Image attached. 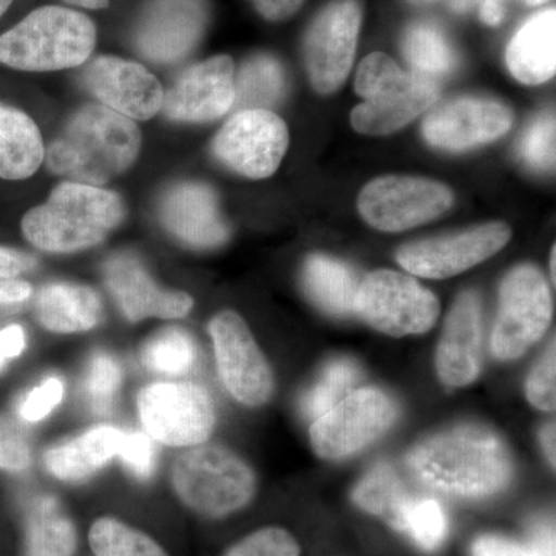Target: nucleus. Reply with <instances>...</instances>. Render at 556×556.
<instances>
[{
	"label": "nucleus",
	"mask_w": 556,
	"mask_h": 556,
	"mask_svg": "<svg viewBox=\"0 0 556 556\" xmlns=\"http://www.w3.org/2000/svg\"><path fill=\"white\" fill-rule=\"evenodd\" d=\"M408 464L428 489L467 500L496 495L514 473L504 442L492 431L475 426L452 428L426 439L413 450Z\"/></svg>",
	"instance_id": "obj_1"
},
{
	"label": "nucleus",
	"mask_w": 556,
	"mask_h": 556,
	"mask_svg": "<svg viewBox=\"0 0 556 556\" xmlns=\"http://www.w3.org/2000/svg\"><path fill=\"white\" fill-rule=\"evenodd\" d=\"M141 148L134 119L105 105L78 110L46 153L47 167L80 185H104L129 169Z\"/></svg>",
	"instance_id": "obj_2"
},
{
	"label": "nucleus",
	"mask_w": 556,
	"mask_h": 556,
	"mask_svg": "<svg viewBox=\"0 0 556 556\" xmlns=\"http://www.w3.org/2000/svg\"><path fill=\"white\" fill-rule=\"evenodd\" d=\"M123 218V201L115 192L68 181L25 215L22 230L42 251L67 254L101 243Z\"/></svg>",
	"instance_id": "obj_3"
},
{
	"label": "nucleus",
	"mask_w": 556,
	"mask_h": 556,
	"mask_svg": "<svg viewBox=\"0 0 556 556\" xmlns=\"http://www.w3.org/2000/svg\"><path fill=\"white\" fill-rule=\"evenodd\" d=\"M97 46V27L86 14L42 7L0 36V62L24 72L78 67Z\"/></svg>",
	"instance_id": "obj_4"
},
{
	"label": "nucleus",
	"mask_w": 556,
	"mask_h": 556,
	"mask_svg": "<svg viewBox=\"0 0 556 556\" xmlns=\"http://www.w3.org/2000/svg\"><path fill=\"white\" fill-rule=\"evenodd\" d=\"M356 91L364 98L351 113L354 129L390 135L407 126L438 101V80L407 73L386 53H371L357 70Z\"/></svg>",
	"instance_id": "obj_5"
},
{
	"label": "nucleus",
	"mask_w": 556,
	"mask_h": 556,
	"mask_svg": "<svg viewBox=\"0 0 556 556\" xmlns=\"http://www.w3.org/2000/svg\"><path fill=\"white\" fill-rule=\"evenodd\" d=\"M172 485L193 511L219 518L247 506L255 495L257 481L239 456L226 448L204 445L175 459Z\"/></svg>",
	"instance_id": "obj_6"
},
{
	"label": "nucleus",
	"mask_w": 556,
	"mask_h": 556,
	"mask_svg": "<svg viewBox=\"0 0 556 556\" xmlns=\"http://www.w3.org/2000/svg\"><path fill=\"white\" fill-rule=\"evenodd\" d=\"M356 314L369 327L391 338L424 334L437 324L439 302L415 278L380 269L361 281Z\"/></svg>",
	"instance_id": "obj_7"
},
{
	"label": "nucleus",
	"mask_w": 556,
	"mask_h": 556,
	"mask_svg": "<svg viewBox=\"0 0 556 556\" xmlns=\"http://www.w3.org/2000/svg\"><path fill=\"white\" fill-rule=\"evenodd\" d=\"M554 303L546 278L530 265L508 273L501 285L500 311L493 328L496 358L517 361L543 338L551 325Z\"/></svg>",
	"instance_id": "obj_8"
},
{
	"label": "nucleus",
	"mask_w": 556,
	"mask_h": 556,
	"mask_svg": "<svg viewBox=\"0 0 556 556\" xmlns=\"http://www.w3.org/2000/svg\"><path fill=\"white\" fill-rule=\"evenodd\" d=\"M396 417L393 399L378 388H362L314 420L311 444L321 459H345L382 437Z\"/></svg>",
	"instance_id": "obj_9"
},
{
	"label": "nucleus",
	"mask_w": 556,
	"mask_h": 556,
	"mask_svg": "<svg viewBox=\"0 0 556 556\" xmlns=\"http://www.w3.org/2000/svg\"><path fill=\"white\" fill-rule=\"evenodd\" d=\"M138 413L149 437L170 447L203 444L215 427L207 391L192 383H155L138 396Z\"/></svg>",
	"instance_id": "obj_10"
},
{
	"label": "nucleus",
	"mask_w": 556,
	"mask_h": 556,
	"mask_svg": "<svg viewBox=\"0 0 556 556\" xmlns=\"http://www.w3.org/2000/svg\"><path fill=\"white\" fill-rule=\"evenodd\" d=\"M453 204L442 182L417 177H382L368 182L358 195L362 217L383 232H401L441 217Z\"/></svg>",
	"instance_id": "obj_11"
},
{
	"label": "nucleus",
	"mask_w": 556,
	"mask_h": 556,
	"mask_svg": "<svg viewBox=\"0 0 556 556\" xmlns=\"http://www.w3.org/2000/svg\"><path fill=\"white\" fill-rule=\"evenodd\" d=\"M289 144L287 124L265 109L240 110L219 129L214 153L229 169L252 179L268 178Z\"/></svg>",
	"instance_id": "obj_12"
},
{
	"label": "nucleus",
	"mask_w": 556,
	"mask_h": 556,
	"mask_svg": "<svg viewBox=\"0 0 556 556\" xmlns=\"http://www.w3.org/2000/svg\"><path fill=\"white\" fill-rule=\"evenodd\" d=\"M208 331L219 376L229 393L248 407L266 404L274 391L273 369L247 321L232 311H223L212 318Z\"/></svg>",
	"instance_id": "obj_13"
},
{
	"label": "nucleus",
	"mask_w": 556,
	"mask_h": 556,
	"mask_svg": "<svg viewBox=\"0 0 556 556\" xmlns=\"http://www.w3.org/2000/svg\"><path fill=\"white\" fill-rule=\"evenodd\" d=\"M362 7L357 0H334L321 10L305 38L311 84L321 94L345 83L356 54Z\"/></svg>",
	"instance_id": "obj_14"
},
{
	"label": "nucleus",
	"mask_w": 556,
	"mask_h": 556,
	"mask_svg": "<svg viewBox=\"0 0 556 556\" xmlns=\"http://www.w3.org/2000/svg\"><path fill=\"white\" fill-rule=\"evenodd\" d=\"M510 237L507 225L492 223L464 230L456 236L405 244L397 251V262L415 276L442 280L493 257L506 247Z\"/></svg>",
	"instance_id": "obj_15"
},
{
	"label": "nucleus",
	"mask_w": 556,
	"mask_h": 556,
	"mask_svg": "<svg viewBox=\"0 0 556 556\" xmlns=\"http://www.w3.org/2000/svg\"><path fill=\"white\" fill-rule=\"evenodd\" d=\"M83 79L102 105L127 118L146 121L163 110L160 80L137 62L100 56L84 68Z\"/></svg>",
	"instance_id": "obj_16"
},
{
	"label": "nucleus",
	"mask_w": 556,
	"mask_h": 556,
	"mask_svg": "<svg viewBox=\"0 0 556 556\" xmlns=\"http://www.w3.org/2000/svg\"><path fill=\"white\" fill-rule=\"evenodd\" d=\"M514 123L510 109L501 102L459 98L433 110L424 121V138L444 150H468L495 141Z\"/></svg>",
	"instance_id": "obj_17"
},
{
	"label": "nucleus",
	"mask_w": 556,
	"mask_h": 556,
	"mask_svg": "<svg viewBox=\"0 0 556 556\" xmlns=\"http://www.w3.org/2000/svg\"><path fill=\"white\" fill-rule=\"evenodd\" d=\"M206 25L203 0H150L137 30L142 56L172 64L195 49Z\"/></svg>",
	"instance_id": "obj_18"
},
{
	"label": "nucleus",
	"mask_w": 556,
	"mask_h": 556,
	"mask_svg": "<svg viewBox=\"0 0 556 556\" xmlns=\"http://www.w3.org/2000/svg\"><path fill=\"white\" fill-rule=\"evenodd\" d=\"M236 101V73L229 56H215L186 70L164 97L167 118L208 123L222 118Z\"/></svg>",
	"instance_id": "obj_19"
},
{
	"label": "nucleus",
	"mask_w": 556,
	"mask_h": 556,
	"mask_svg": "<svg viewBox=\"0 0 556 556\" xmlns=\"http://www.w3.org/2000/svg\"><path fill=\"white\" fill-rule=\"evenodd\" d=\"M104 277L119 308L131 321L146 317L181 318L192 309L193 300L189 294L161 289L134 255L110 258Z\"/></svg>",
	"instance_id": "obj_20"
},
{
	"label": "nucleus",
	"mask_w": 556,
	"mask_h": 556,
	"mask_svg": "<svg viewBox=\"0 0 556 556\" xmlns=\"http://www.w3.org/2000/svg\"><path fill=\"white\" fill-rule=\"evenodd\" d=\"M481 303L473 291L463 292L450 311L438 345L437 369L445 386L475 382L481 371Z\"/></svg>",
	"instance_id": "obj_21"
},
{
	"label": "nucleus",
	"mask_w": 556,
	"mask_h": 556,
	"mask_svg": "<svg viewBox=\"0 0 556 556\" xmlns=\"http://www.w3.org/2000/svg\"><path fill=\"white\" fill-rule=\"evenodd\" d=\"M161 219L169 232L190 248H218L229 237L217 195L200 182H185L170 189L161 204Z\"/></svg>",
	"instance_id": "obj_22"
},
{
	"label": "nucleus",
	"mask_w": 556,
	"mask_h": 556,
	"mask_svg": "<svg viewBox=\"0 0 556 556\" xmlns=\"http://www.w3.org/2000/svg\"><path fill=\"white\" fill-rule=\"evenodd\" d=\"M507 65L527 86L546 83L556 68V11H541L519 28L508 43Z\"/></svg>",
	"instance_id": "obj_23"
},
{
	"label": "nucleus",
	"mask_w": 556,
	"mask_h": 556,
	"mask_svg": "<svg viewBox=\"0 0 556 556\" xmlns=\"http://www.w3.org/2000/svg\"><path fill=\"white\" fill-rule=\"evenodd\" d=\"M35 313L42 327L70 334L97 327L101 320L102 306L97 292L89 287L51 283L40 289Z\"/></svg>",
	"instance_id": "obj_24"
},
{
	"label": "nucleus",
	"mask_w": 556,
	"mask_h": 556,
	"mask_svg": "<svg viewBox=\"0 0 556 556\" xmlns=\"http://www.w3.org/2000/svg\"><path fill=\"white\" fill-rule=\"evenodd\" d=\"M123 431L97 427L46 453V466L62 481L78 482L97 473L118 453Z\"/></svg>",
	"instance_id": "obj_25"
},
{
	"label": "nucleus",
	"mask_w": 556,
	"mask_h": 556,
	"mask_svg": "<svg viewBox=\"0 0 556 556\" xmlns=\"http://www.w3.org/2000/svg\"><path fill=\"white\" fill-rule=\"evenodd\" d=\"M303 288L314 305L336 317L356 314V298L361 281L346 263L311 255L303 266Z\"/></svg>",
	"instance_id": "obj_26"
},
{
	"label": "nucleus",
	"mask_w": 556,
	"mask_h": 556,
	"mask_svg": "<svg viewBox=\"0 0 556 556\" xmlns=\"http://www.w3.org/2000/svg\"><path fill=\"white\" fill-rule=\"evenodd\" d=\"M46 160L42 135L30 116L0 104V178L25 179Z\"/></svg>",
	"instance_id": "obj_27"
},
{
	"label": "nucleus",
	"mask_w": 556,
	"mask_h": 556,
	"mask_svg": "<svg viewBox=\"0 0 556 556\" xmlns=\"http://www.w3.org/2000/svg\"><path fill=\"white\" fill-rule=\"evenodd\" d=\"M416 496L412 486L390 464L372 468L353 492V501L358 507L382 518L396 530L401 529L405 508Z\"/></svg>",
	"instance_id": "obj_28"
},
{
	"label": "nucleus",
	"mask_w": 556,
	"mask_h": 556,
	"mask_svg": "<svg viewBox=\"0 0 556 556\" xmlns=\"http://www.w3.org/2000/svg\"><path fill=\"white\" fill-rule=\"evenodd\" d=\"M76 532L53 497L36 501L27 519L25 556H73Z\"/></svg>",
	"instance_id": "obj_29"
},
{
	"label": "nucleus",
	"mask_w": 556,
	"mask_h": 556,
	"mask_svg": "<svg viewBox=\"0 0 556 556\" xmlns=\"http://www.w3.org/2000/svg\"><path fill=\"white\" fill-rule=\"evenodd\" d=\"M287 79L280 62L260 54L244 62L236 78V101L240 110L273 108L283 98Z\"/></svg>",
	"instance_id": "obj_30"
},
{
	"label": "nucleus",
	"mask_w": 556,
	"mask_h": 556,
	"mask_svg": "<svg viewBox=\"0 0 556 556\" xmlns=\"http://www.w3.org/2000/svg\"><path fill=\"white\" fill-rule=\"evenodd\" d=\"M404 54L413 72L437 79L455 67L456 56L448 39L437 25L419 22L405 33Z\"/></svg>",
	"instance_id": "obj_31"
},
{
	"label": "nucleus",
	"mask_w": 556,
	"mask_h": 556,
	"mask_svg": "<svg viewBox=\"0 0 556 556\" xmlns=\"http://www.w3.org/2000/svg\"><path fill=\"white\" fill-rule=\"evenodd\" d=\"M89 540L97 556H169L152 538L118 519H98Z\"/></svg>",
	"instance_id": "obj_32"
},
{
	"label": "nucleus",
	"mask_w": 556,
	"mask_h": 556,
	"mask_svg": "<svg viewBox=\"0 0 556 556\" xmlns=\"http://www.w3.org/2000/svg\"><path fill=\"white\" fill-rule=\"evenodd\" d=\"M195 343L188 332L167 328L153 336L141 351V361L149 369L163 375H185L195 362Z\"/></svg>",
	"instance_id": "obj_33"
},
{
	"label": "nucleus",
	"mask_w": 556,
	"mask_h": 556,
	"mask_svg": "<svg viewBox=\"0 0 556 556\" xmlns=\"http://www.w3.org/2000/svg\"><path fill=\"white\" fill-rule=\"evenodd\" d=\"M357 380L358 368L353 361L339 358L331 362L321 372L316 386L311 388L303 399V412L309 419H318L343 401L348 394L353 393Z\"/></svg>",
	"instance_id": "obj_34"
},
{
	"label": "nucleus",
	"mask_w": 556,
	"mask_h": 556,
	"mask_svg": "<svg viewBox=\"0 0 556 556\" xmlns=\"http://www.w3.org/2000/svg\"><path fill=\"white\" fill-rule=\"evenodd\" d=\"M448 521L444 508L434 497L417 495L405 508L399 532L408 533L424 551H437L447 535Z\"/></svg>",
	"instance_id": "obj_35"
},
{
	"label": "nucleus",
	"mask_w": 556,
	"mask_h": 556,
	"mask_svg": "<svg viewBox=\"0 0 556 556\" xmlns=\"http://www.w3.org/2000/svg\"><path fill=\"white\" fill-rule=\"evenodd\" d=\"M119 383L121 369L115 358L104 353L91 357L84 378V393L94 412L105 415L112 409Z\"/></svg>",
	"instance_id": "obj_36"
},
{
	"label": "nucleus",
	"mask_w": 556,
	"mask_h": 556,
	"mask_svg": "<svg viewBox=\"0 0 556 556\" xmlns=\"http://www.w3.org/2000/svg\"><path fill=\"white\" fill-rule=\"evenodd\" d=\"M473 556H555V533L551 526H540L530 544L507 538L485 535L473 544Z\"/></svg>",
	"instance_id": "obj_37"
},
{
	"label": "nucleus",
	"mask_w": 556,
	"mask_h": 556,
	"mask_svg": "<svg viewBox=\"0 0 556 556\" xmlns=\"http://www.w3.org/2000/svg\"><path fill=\"white\" fill-rule=\"evenodd\" d=\"M225 556H300V547L287 530L266 527L244 538Z\"/></svg>",
	"instance_id": "obj_38"
},
{
	"label": "nucleus",
	"mask_w": 556,
	"mask_h": 556,
	"mask_svg": "<svg viewBox=\"0 0 556 556\" xmlns=\"http://www.w3.org/2000/svg\"><path fill=\"white\" fill-rule=\"evenodd\" d=\"M522 159L527 164L540 170L554 169L555 166V116L538 118L527 129L521 142Z\"/></svg>",
	"instance_id": "obj_39"
},
{
	"label": "nucleus",
	"mask_w": 556,
	"mask_h": 556,
	"mask_svg": "<svg viewBox=\"0 0 556 556\" xmlns=\"http://www.w3.org/2000/svg\"><path fill=\"white\" fill-rule=\"evenodd\" d=\"M555 340H552L540 364L530 372L527 379L526 393L533 407L554 412L556 404L555 375H556Z\"/></svg>",
	"instance_id": "obj_40"
},
{
	"label": "nucleus",
	"mask_w": 556,
	"mask_h": 556,
	"mask_svg": "<svg viewBox=\"0 0 556 556\" xmlns=\"http://www.w3.org/2000/svg\"><path fill=\"white\" fill-rule=\"evenodd\" d=\"M31 447L20 428L0 416V468L22 471L30 467Z\"/></svg>",
	"instance_id": "obj_41"
},
{
	"label": "nucleus",
	"mask_w": 556,
	"mask_h": 556,
	"mask_svg": "<svg viewBox=\"0 0 556 556\" xmlns=\"http://www.w3.org/2000/svg\"><path fill=\"white\" fill-rule=\"evenodd\" d=\"M123 463L139 479H149L153 473V445L148 434L124 433L119 439L118 453Z\"/></svg>",
	"instance_id": "obj_42"
},
{
	"label": "nucleus",
	"mask_w": 556,
	"mask_h": 556,
	"mask_svg": "<svg viewBox=\"0 0 556 556\" xmlns=\"http://www.w3.org/2000/svg\"><path fill=\"white\" fill-rule=\"evenodd\" d=\"M62 396H64V383L58 378L47 379L42 386L36 387L24 399L20 409L21 416L27 422H39L43 417L50 415L51 409L60 404Z\"/></svg>",
	"instance_id": "obj_43"
},
{
	"label": "nucleus",
	"mask_w": 556,
	"mask_h": 556,
	"mask_svg": "<svg viewBox=\"0 0 556 556\" xmlns=\"http://www.w3.org/2000/svg\"><path fill=\"white\" fill-rule=\"evenodd\" d=\"M25 348V331L20 325H10L0 331V368L11 361L21 356Z\"/></svg>",
	"instance_id": "obj_44"
},
{
	"label": "nucleus",
	"mask_w": 556,
	"mask_h": 556,
	"mask_svg": "<svg viewBox=\"0 0 556 556\" xmlns=\"http://www.w3.org/2000/svg\"><path fill=\"white\" fill-rule=\"evenodd\" d=\"M263 17L269 21H285L298 13L305 0H251Z\"/></svg>",
	"instance_id": "obj_45"
},
{
	"label": "nucleus",
	"mask_w": 556,
	"mask_h": 556,
	"mask_svg": "<svg viewBox=\"0 0 556 556\" xmlns=\"http://www.w3.org/2000/svg\"><path fill=\"white\" fill-rule=\"evenodd\" d=\"M35 266L36 262L31 255L22 254L13 249L0 248V277L16 278Z\"/></svg>",
	"instance_id": "obj_46"
},
{
	"label": "nucleus",
	"mask_w": 556,
	"mask_h": 556,
	"mask_svg": "<svg viewBox=\"0 0 556 556\" xmlns=\"http://www.w3.org/2000/svg\"><path fill=\"white\" fill-rule=\"evenodd\" d=\"M30 295V285L16 278L0 277V306L16 305Z\"/></svg>",
	"instance_id": "obj_47"
},
{
	"label": "nucleus",
	"mask_w": 556,
	"mask_h": 556,
	"mask_svg": "<svg viewBox=\"0 0 556 556\" xmlns=\"http://www.w3.org/2000/svg\"><path fill=\"white\" fill-rule=\"evenodd\" d=\"M479 16L485 22L486 25L496 27L503 22L506 16V9H504V2L501 0H481L479 3Z\"/></svg>",
	"instance_id": "obj_48"
},
{
	"label": "nucleus",
	"mask_w": 556,
	"mask_h": 556,
	"mask_svg": "<svg viewBox=\"0 0 556 556\" xmlns=\"http://www.w3.org/2000/svg\"><path fill=\"white\" fill-rule=\"evenodd\" d=\"M408 2L415 3V5H426V3L439 2V0H408ZM442 2L447 3L448 9L455 13L464 14L477 9L481 0H442Z\"/></svg>",
	"instance_id": "obj_49"
},
{
	"label": "nucleus",
	"mask_w": 556,
	"mask_h": 556,
	"mask_svg": "<svg viewBox=\"0 0 556 556\" xmlns=\"http://www.w3.org/2000/svg\"><path fill=\"white\" fill-rule=\"evenodd\" d=\"M541 442H543L548 463L555 467V424H548L544 427L543 433H541Z\"/></svg>",
	"instance_id": "obj_50"
},
{
	"label": "nucleus",
	"mask_w": 556,
	"mask_h": 556,
	"mask_svg": "<svg viewBox=\"0 0 556 556\" xmlns=\"http://www.w3.org/2000/svg\"><path fill=\"white\" fill-rule=\"evenodd\" d=\"M72 5L83 7V9L101 10L108 9L110 0H65Z\"/></svg>",
	"instance_id": "obj_51"
},
{
	"label": "nucleus",
	"mask_w": 556,
	"mask_h": 556,
	"mask_svg": "<svg viewBox=\"0 0 556 556\" xmlns=\"http://www.w3.org/2000/svg\"><path fill=\"white\" fill-rule=\"evenodd\" d=\"M11 2H13V0H0V17H2L3 13L9 10Z\"/></svg>",
	"instance_id": "obj_52"
},
{
	"label": "nucleus",
	"mask_w": 556,
	"mask_h": 556,
	"mask_svg": "<svg viewBox=\"0 0 556 556\" xmlns=\"http://www.w3.org/2000/svg\"><path fill=\"white\" fill-rule=\"evenodd\" d=\"M556 248L552 249L551 268H552V280L555 281V262H556Z\"/></svg>",
	"instance_id": "obj_53"
},
{
	"label": "nucleus",
	"mask_w": 556,
	"mask_h": 556,
	"mask_svg": "<svg viewBox=\"0 0 556 556\" xmlns=\"http://www.w3.org/2000/svg\"><path fill=\"white\" fill-rule=\"evenodd\" d=\"M525 2L527 3V5L536 7L541 5V3H546L547 0H525Z\"/></svg>",
	"instance_id": "obj_54"
},
{
	"label": "nucleus",
	"mask_w": 556,
	"mask_h": 556,
	"mask_svg": "<svg viewBox=\"0 0 556 556\" xmlns=\"http://www.w3.org/2000/svg\"><path fill=\"white\" fill-rule=\"evenodd\" d=\"M501 2H506V0H501Z\"/></svg>",
	"instance_id": "obj_55"
}]
</instances>
